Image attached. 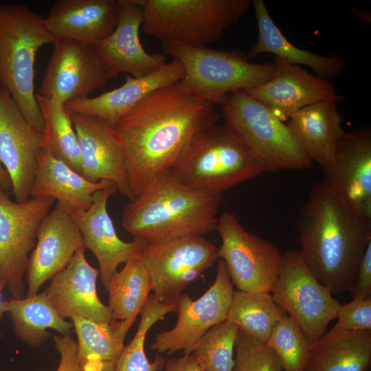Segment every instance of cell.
<instances>
[{"mask_svg":"<svg viewBox=\"0 0 371 371\" xmlns=\"http://www.w3.org/2000/svg\"><path fill=\"white\" fill-rule=\"evenodd\" d=\"M221 118L214 104L187 94L179 82L143 99L115 127L133 197L168 173L192 137Z\"/></svg>","mask_w":371,"mask_h":371,"instance_id":"6da1fadb","label":"cell"},{"mask_svg":"<svg viewBox=\"0 0 371 371\" xmlns=\"http://www.w3.org/2000/svg\"><path fill=\"white\" fill-rule=\"evenodd\" d=\"M298 250L312 274L332 294L350 291L371 223L356 214L323 180L311 188L300 212Z\"/></svg>","mask_w":371,"mask_h":371,"instance_id":"7a4b0ae2","label":"cell"},{"mask_svg":"<svg viewBox=\"0 0 371 371\" xmlns=\"http://www.w3.org/2000/svg\"><path fill=\"white\" fill-rule=\"evenodd\" d=\"M221 195L190 189L169 172L124 207L122 227L133 238L158 245L216 230Z\"/></svg>","mask_w":371,"mask_h":371,"instance_id":"3957f363","label":"cell"},{"mask_svg":"<svg viewBox=\"0 0 371 371\" xmlns=\"http://www.w3.org/2000/svg\"><path fill=\"white\" fill-rule=\"evenodd\" d=\"M44 18L27 5L0 2V85L36 129L44 122L36 99L34 63L38 50L57 40Z\"/></svg>","mask_w":371,"mask_h":371,"instance_id":"277c9868","label":"cell"},{"mask_svg":"<svg viewBox=\"0 0 371 371\" xmlns=\"http://www.w3.org/2000/svg\"><path fill=\"white\" fill-rule=\"evenodd\" d=\"M168 172L190 189L221 195L265 172L232 131L217 123L192 137Z\"/></svg>","mask_w":371,"mask_h":371,"instance_id":"5b68a950","label":"cell"},{"mask_svg":"<svg viewBox=\"0 0 371 371\" xmlns=\"http://www.w3.org/2000/svg\"><path fill=\"white\" fill-rule=\"evenodd\" d=\"M161 47L183 66L180 88L190 96L214 105H222L231 93L265 83L276 72L275 63H250L239 49L216 50L172 41L161 42Z\"/></svg>","mask_w":371,"mask_h":371,"instance_id":"8992f818","label":"cell"},{"mask_svg":"<svg viewBox=\"0 0 371 371\" xmlns=\"http://www.w3.org/2000/svg\"><path fill=\"white\" fill-rule=\"evenodd\" d=\"M251 6L250 0H143L148 36L192 47L218 41Z\"/></svg>","mask_w":371,"mask_h":371,"instance_id":"52a82bcc","label":"cell"},{"mask_svg":"<svg viewBox=\"0 0 371 371\" xmlns=\"http://www.w3.org/2000/svg\"><path fill=\"white\" fill-rule=\"evenodd\" d=\"M221 116L264 172L300 170L311 166L313 162L286 124L245 91L227 95Z\"/></svg>","mask_w":371,"mask_h":371,"instance_id":"ba28073f","label":"cell"},{"mask_svg":"<svg viewBox=\"0 0 371 371\" xmlns=\"http://www.w3.org/2000/svg\"><path fill=\"white\" fill-rule=\"evenodd\" d=\"M216 230L221 238L218 258L224 261L237 290L271 293L282 267L280 250L271 242L247 230L231 212L218 216Z\"/></svg>","mask_w":371,"mask_h":371,"instance_id":"9c48e42d","label":"cell"},{"mask_svg":"<svg viewBox=\"0 0 371 371\" xmlns=\"http://www.w3.org/2000/svg\"><path fill=\"white\" fill-rule=\"evenodd\" d=\"M271 293L310 343L324 335L329 323L337 318L341 306L295 249L282 254L281 270Z\"/></svg>","mask_w":371,"mask_h":371,"instance_id":"30bf717a","label":"cell"},{"mask_svg":"<svg viewBox=\"0 0 371 371\" xmlns=\"http://www.w3.org/2000/svg\"><path fill=\"white\" fill-rule=\"evenodd\" d=\"M55 201L52 197L30 196L17 202L0 188V278L11 298L25 297L29 254L35 246L38 227Z\"/></svg>","mask_w":371,"mask_h":371,"instance_id":"8fae6325","label":"cell"},{"mask_svg":"<svg viewBox=\"0 0 371 371\" xmlns=\"http://www.w3.org/2000/svg\"><path fill=\"white\" fill-rule=\"evenodd\" d=\"M217 251L203 236H192L162 244H146L139 258L149 273L153 295L161 302L170 304L214 264Z\"/></svg>","mask_w":371,"mask_h":371,"instance_id":"7c38bea8","label":"cell"},{"mask_svg":"<svg viewBox=\"0 0 371 371\" xmlns=\"http://www.w3.org/2000/svg\"><path fill=\"white\" fill-rule=\"evenodd\" d=\"M233 293L225 264L219 258L214 283L196 300L188 294L179 296L176 301L177 324L170 330L157 333L150 348L167 355L180 350L184 355L192 353L207 330L227 320Z\"/></svg>","mask_w":371,"mask_h":371,"instance_id":"4fadbf2b","label":"cell"},{"mask_svg":"<svg viewBox=\"0 0 371 371\" xmlns=\"http://www.w3.org/2000/svg\"><path fill=\"white\" fill-rule=\"evenodd\" d=\"M36 94L63 103L89 97L110 78L93 45L58 38Z\"/></svg>","mask_w":371,"mask_h":371,"instance_id":"5bb4252c","label":"cell"},{"mask_svg":"<svg viewBox=\"0 0 371 371\" xmlns=\"http://www.w3.org/2000/svg\"><path fill=\"white\" fill-rule=\"evenodd\" d=\"M43 134L23 116L9 92L0 85V163L7 171L15 201L30 198Z\"/></svg>","mask_w":371,"mask_h":371,"instance_id":"9a60e30c","label":"cell"},{"mask_svg":"<svg viewBox=\"0 0 371 371\" xmlns=\"http://www.w3.org/2000/svg\"><path fill=\"white\" fill-rule=\"evenodd\" d=\"M326 184L362 219L371 223V131L346 133L322 168Z\"/></svg>","mask_w":371,"mask_h":371,"instance_id":"2e32d148","label":"cell"},{"mask_svg":"<svg viewBox=\"0 0 371 371\" xmlns=\"http://www.w3.org/2000/svg\"><path fill=\"white\" fill-rule=\"evenodd\" d=\"M36 239L26 269L25 296L37 294L45 282L65 269L75 253L85 247L71 211L58 201L38 225Z\"/></svg>","mask_w":371,"mask_h":371,"instance_id":"e0dca14e","label":"cell"},{"mask_svg":"<svg viewBox=\"0 0 371 371\" xmlns=\"http://www.w3.org/2000/svg\"><path fill=\"white\" fill-rule=\"evenodd\" d=\"M117 3V22L114 30L93 46L110 80L122 73L140 78L163 67L166 63L165 56L148 54L139 40L143 0H118Z\"/></svg>","mask_w":371,"mask_h":371,"instance_id":"ac0fdd59","label":"cell"},{"mask_svg":"<svg viewBox=\"0 0 371 371\" xmlns=\"http://www.w3.org/2000/svg\"><path fill=\"white\" fill-rule=\"evenodd\" d=\"M71 115L80 145L82 175L94 182H111L124 196L133 200L124 155L115 127L98 117Z\"/></svg>","mask_w":371,"mask_h":371,"instance_id":"d6986e66","label":"cell"},{"mask_svg":"<svg viewBox=\"0 0 371 371\" xmlns=\"http://www.w3.org/2000/svg\"><path fill=\"white\" fill-rule=\"evenodd\" d=\"M116 190V186L111 183L94 194L88 209L71 212L85 249H90L98 262L101 281L106 290L118 266L139 254L146 245L138 238L125 242L117 236L107 210L109 199Z\"/></svg>","mask_w":371,"mask_h":371,"instance_id":"ffe728a7","label":"cell"},{"mask_svg":"<svg viewBox=\"0 0 371 371\" xmlns=\"http://www.w3.org/2000/svg\"><path fill=\"white\" fill-rule=\"evenodd\" d=\"M276 72L269 81L245 90L285 122L301 109L325 100L341 102L345 97L336 93L328 80L313 76L299 65L276 57Z\"/></svg>","mask_w":371,"mask_h":371,"instance_id":"44dd1931","label":"cell"},{"mask_svg":"<svg viewBox=\"0 0 371 371\" xmlns=\"http://www.w3.org/2000/svg\"><path fill=\"white\" fill-rule=\"evenodd\" d=\"M98 275L99 270L88 262L82 247L65 268L51 279L44 292L60 317H80L99 323L113 319L109 306L98 297Z\"/></svg>","mask_w":371,"mask_h":371,"instance_id":"7402d4cb","label":"cell"},{"mask_svg":"<svg viewBox=\"0 0 371 371\" xmlns=\"http://www.w3.org/2000/svg\"><path fill=\"white\" fill-rule=\"evenodd\" d=\"M184 68L176 58L159 69L140 78L126 76L124 83L118 88L95 97H87L65 103L70 114L98 117L115 127L117 124L143 99L154 91L181 80Z\"/></svg>","mask_w":371,"mask_h":371,"instance_id":"603a6c76","label":"cell"},{"mask_svg":"<svg viewBox=\"0 0 371 371\" xmlns=\"http://www.w3.org/2000/svg\"><path fill=\"white\" fill-rule=\"evenodd\" d=\"M44 20L47 29L56 38L95 46L114 30L117 3L115 0H58Z\"/></svg>","mask_w":371,"mask_h":371,"instance_id":"cb8c5ba5","label":"cell"},{"mask_svg":"<svg viewBox=\"0 0 371 371\" xmlns=\"http://www.w3.org/2000/svg\"><path fill=\"white\" fill-rule=\"evenodd\" d=\"M337 102L325 100L306 106L285 123L307 157L322 168L331 162L345 133Z\"/></svg>","mask_w":371,"mask_h":371,"instance_id":"d4e9b609","label":"cell"},{"mask_svg":"<svg viewBox=\"0 0 371 371\" xmlns=\"http://www.w3.org/2000/svg\"><path fill=\"white\" fill-rule=\"evenodd\" d=\"M111 183L86 179L43 148L37 157L30 197H52L71 212L85 210L91 206L94 194Z\"/></svg>","mask_w":371,"mask_h":371,"instance_id":"484cf974","label":"cell"},{"mask_svg":"<svg viewBox=\"0 0 371 371\" xmlns=\"http://www.w3.org/2000/svg\"><path fill=\"white\" fill-rule=\"evenodd\" d=\"M251 5L255 11L258 35L248 52L247 58L271 53L289 63L308 66L317 77L328 80L340 76L344 71L346 63L340 56H322L293 45L273 22L263 0H253Z\"/></svg>","mask_w":371,"mask_h":371,"instance_id":"4316f807","label":"cell"},{"mask_svg":"<svg viewBox=\"0 0 371 371\" xmlns=\"http://www.w3.org/2000/svg\"><path fill=\"white\" fill-rule=\"evenodd\" d=\"M371 330L326 332L310 343L305 371H370Z\"/></svg>","mask_w":371,"mask_h":371,"instance_id":"83f0119b","label":"cell"},{"mask_svg":"<svg viewBox=\"0 0 371 371\" xmlns=\"http://www.w3.org/2000/svg\"><path fill=\"white\" fill-rule=\"evenodd\" d=\"M5 313L11 318L15 336L31 348H38L52 337L47 330L54 329L60 335L71 334L72 322L59 316L45 293L11 298L4 301Z\"/></svg>","mask_w":371,"mask_h":371,"instance_id":"f1b7e54d","label":"cell"},{"mask_svg":"<svg viewBox=\"0 0 371 371\" xmlns=\"http://www.w3.org/2000/svg\"><path fill=\"white\" fill-rule=\"evenodd\" d=\"M151 290L149 273L137 254L116 272L106 289L112 318L133 324L145 306Z\"/></svg>","mask_w":371,"mask_h":371,"instance_id":"f546056e","label":"cell"},{"mask_svg":"<svg viewBox=\"0 0 371 371\" xmlns=\"http://www.w3.org/2000/svg\"><path fill=\"white\" fill-rule=\"evenodd\" d=\"M36 99L44 122L43 148L82 175L80 145L65 103L36 93Z\"/></svg>","mask_w":371,"mask_h":371,"instance_id":"4dcf8cb0","label":"cell"},{"mask_svg":"<svg viewBox=\"0 0 371 371\" xmlns=\"http://www.w3.org/2000/svg\"><path fill=\"white\" fill-rule=\"evenodd\" d=\"M81 364L92 361L116 362L122 353L131 322L113 319L99 323L80 317L71 319Z\"/></svg>","mask_w":371,"mask_h":371,"instance_id":"1f68e13d","label":"cell"},{"mask_svg":"<svg viewBox=\"0 0 371 371\" xmlns=\"http://www.w3.org/2000/svg\"><path fill=\"white\" fill-rule=\"evenodd\" d=\"M286 313L271 293L234 291L227 320L248 335L267 342L272 329Z\"/></svg>","mask_w":371,"mask_h":371,"instance_id":"d6a6232c","label":"cell"},{"mask_svg":"<svg viewBox=\"0 0 371 371\" xmlns=\"http://www.w3.org/2000/svg\"><path fill=\"white\" fill-rule=\"evenodd\" d=\"M176 303L166 304L153 294L141 311L142 317L137 330L131 341L124 346L115 362V371H160L165 366V359L157 355L150 362L144 350L146 336L150 328L162 320L170 313H176Z\"/></svg>","mask_w":371,"mask_h":371,"instance_id":"836d02e7","label":"cell"},{"mask_svg":"<svg viewBox=\"0 0 371 371\" xmlns=\"http://www.w3.org/2000/svg\"><path fill=\"white\" fill-rule=\"evenodd\" d=\"M238 330L237 325L225 320L204 334L192 352L203 371H232Z\"/></svg>","mask_w":371,"mask_h":371,"instance_id":"e575fe53","label":"cell"},{"mask_svg":"<svg viewBox=\"0 0 371 371\" xmlns=\"http://www.w3.org/2000/svg\"><path fill=\"white\" fill-rule=\"evenodd\" d=\"M278 357L284 371H305L310 342L287 314L279 320L267 341Z\"/></svg>","mask_w":371,"mask_h":371,"instance_id":"d590c367","label":"cell"},{"mask_svg":"<svg viewBox=\"0 0 371 371\" xmlns=\"http://www.w3.org/2000/svg\"><path fill=\"white\" fill-rule=\"evenodd\" d=\"M234 348L236 357L232 371H282L280 360L267 342L259 341L239 328Z\"/></svg>","mask_w":371,"mask_h":371,"instance_id":"8d00e7d4","label":"cell"},{"mask_svg":"<svg viewBox=\"0 0 371 371\" xmlns=\"http://www.w3.org/2000/svg\"><path fill=\"white\" fill-rule=\"evenodd\" d=\"M337 319V324L328 331L330 333L371 330V297L341 304Z\"/></svg>","mask_w":371,"mask_h":371,"instance_id":"74e56055","label":"cell"},{"mask_svg":"<svg viewBox=\"0 0 371 371\" xmlns=\"http://www.w3.org/2000/svg\"><path fill=\"white\" fill-rule=\"evenodd\" d=\"M54 342L60 356L56 371H82L78 359L77 341H74L71 334L54 335Z\"/></svg>","mask_w":371,"mask_h":371,"instance_id":"f35d334b","label":"cell"},{"mask_svg":"<svg viewBox=\"0 0 371 371\" xmlns=\"http://www.w3.org/2000/svg\"><path fill=\"white\" fill-rule=\"evenodd\" d=\"M350 292L353 299L371 297V241L367 245L359 262Z\"/></svg>","mask_w":371,"mask_h":371,"instance_id":"ab89813d","label":"cell"},{"mask_svg":"<svg viewBox=\"0 0 371 371\" xmlns=\"http://www.w3.org/2000/svg\"><path fill=\"white\" fill-rule=\"evenodd\" d=\"M164 371H203L195 357L192 354L172 358L165 363Z\"/></svg>","mask_w":371,"mask_h":371,"instance_id":"60d3db41","label":"cell"},{"mask_svg":"<svg viewBox=\"0 0 371 371\" xmlns=\"http://www.w3.org/2000/svg\"><path fill=\"white\" fill-rule=\"evenodd\" d=\"M82 371H115V362L92 361L81 364Z\"/></svg>","mask_w":371,"mask_h":371,"instance_id":"b9f144b4","label":"cell"},{"mask_svg":"<svg viewBox=\"0 0 371 371\" xmlns=\"http://www.w3.org/2000/svg\"><path fill=\"white\" fill-rule=\"evenodd\" d=\"M0 188L9 194L12 192V183L10 177L0 163Z\"/></svg>","mask_w":371,"mask_h":371,"instance_id":"7bdbcfd3","label":"cell"},{"mask_svg":"<svg viewBox=\"0 0 371 371\" xmlns=\"http://www.w3.org/2000/svg\"><path fill=\"white\" fill-rule=\"evenodd\" d=\"M5 287V284L3 281L0 278V321L2 319L3 315L5 313L4 301L2 300V291Z\"/></svg>","mask_w":371,"mask_h":371,"instance_id":"ee69618b","label":"cell"}]
</instances>
